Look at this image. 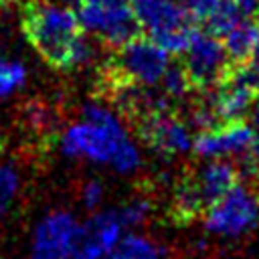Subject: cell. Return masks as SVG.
I'll list each match as a JSON object with an SVG mask.
<instances>
[{
    "mask_svg": "<svg viewBox=\"0 0 259 259\" xmlns=\"http://www.w3.org/2000/svg\"><path fill=\"white\" fill-rule=\"evenodd\" d=\"M249 121H251V127L255 132V142H253V148H251V156L259 162V97L255 99V103L251 105V111H249Z\"/></svg>",
    "mask_w": 259,
    "mask_h": 259,
    "instance_id": "obj_25",
    "label": "cell"
},
{
    "mask_svg": "<svg viewBox=\"0 0 259 259\" xmlns=\"http://www.w3.org/2000/svg\"><path fill=\"white\" fill-rule=\"evenodd\" d=\"M140 136L142 140L160 156L176 158L192 150L194 136L188 121L168 113H152L140 119Z\"/></svg>",
    "mask_w": 259,
    "mask_h": 259,
    "instance_id": "obj_11",
    "label": "cell"
},
{
    "mask_svg": "<svg viewBox=\"0 0 259 259\" xmlns=\"http://www.w3.org/2000/svg\"><path fill=\"white\" fill-rule=\"evenodd\" d=\"M257 26H259V12H257Z\"/></svg>",
    "mask_w": 259,
    "mask_h": 259,
    "instance_id": "obj_29",
    "label": "cell"
},
{
    "mask_svg": "<svg viewBox=\"0 0 259 259\" xmlns=\"http://www.w3.org/2000/svg\"><path fill=\"white\" fill-rule=\"evenodd\" d=\"M20 192V172L12 162H0V219L12 208Z\"/></svg>",
    "mask_w": 259,
    "mask_h": 259,
    "instance_id": "obj_19",
    "label": "cell"
},
{
    "mask_svg": "<svg viewBox=\"0 0 259 259\" xmlns=\"http://www.w3.org/2000/svg\"><path fill=\"white\" fill-rule=\"evenodd\" d=\"M105 259H166V249L144 233L127 231Z\"/></svg>",
    "mask_w": 259,
    "mask_h": 259,
    "instance_id": "obj_14",
    "label": "cell"
},
{
    "mask_svg": "<svg viewBox=\"0 0 259 259\" xmlns=\"http://www.w3.org/2000/svg\"><path fill=\"white\" fill-rule=\"evenodd\" d=\"M24 121H26L32 130L40 132V130H45V127H49V125L53 123V113H51L49 105L38 103V101H32V103H28L26 109H24Z\"/></svg>",
    "mask_w": 259,
    "mask_h": 259,
    "instance_id": "obj_23",
    "label": "cell"
},
{
    "mask_svg": "<svg viewBox=\"0 0 259 259\" xmlns=\"http://www.w3.org/2000/svg\"><path fill=\"white\" fill-rule=\"evenodd\" d=\"M81 223L69 210H51L32 229L28 259H71Z\"/></svg>",
    "mask_w": 259,
    "mask_h": 259,
    "instance_id": "obj_9",
    "label": "cell"
},
{
    "mask_svg": "<svg viewBox=\"0 0 259 259\" xmlns=\"http://www.w3.org/2000/svg\"><path fill=\"white\" fill-rule=\"evenodd\" d=\"M239 166H235L229 160H206L192 176V182L196 184L200 196L204 198L206 206L221 198L225 192H229L239 182Z\"/></svg>",
    "mask_w": 259,
    "mask_h": 259,
    "instance_id": "obj_13",
    "label": "cell"
},
{
    "mask_svg": "<svg viewBox=\"0 0 259 259\" xmlns=\"http://www.w3.org/2000/svg\"><path fill=\"white\" fill-rule=\"evenodd\" d=\"M12 2H16V0H0V8H6V6L12 4Z\"/></svg>",
    "mask_w": 259,
    "mask_h": 259,
    "instance_id": "obj_28",
    "label": "cell"
},
{
    "mask_svg": "<svg viewBox=\"0 0 259 259\" xmlns=\"http://www.w3.org/2000/svg\"><path fill=\"white\" fill-rule=\"evenodd\" d=\"M115 210H117L123 227L127 231H132V229H136V227L146 223V219L152 212V200L148 196L138 194V196H132L130 200H125L123 204H119Z\"/></svg>",
    "mask_w": 259,
    "mask_h": 259,
    "instance_id": "obj_20",
    "label": "cell"
},
{
    "mask_svg": "<svg viewBox=\"0 0 259 259\" xmlns=\"http://www.w3.org/2000/svg\"><path fill=\"white\" fill-rule=\"evenodd\" d=\"M259 225V192L235 184L204 208V229L219 239H241Z\"/></svg>",
    "mask_w": 259,
    "mask_h": 259,
    "instance_id": "obj_4",
    "label": "cell"
},
{
    "mask_svg": "<svg viewBox=\"0 0 259 259\" xmlns=\"http://www.w3.org/2000/svg\"><path fill=\"white\" fill-rule=\"evenodd\" d=\"M186 14L194 20H204L214 12V8L221 4V0H178Z\"/></svg>",
    "mask_w": 259,
    "mask_h": 259,
    "instance_id": "obj_24",
    "label": "cell"
},
{
    "mask_svg": "<svg viewBox=\"0 0 259 259\" xmlns=\"http://www.w3.org/2000/svg\"><path fill=\"white\" fill-rule=\"evenodd\" d=\"M168 65V53L156 40L136 36L115 51V57L107 69V79L109 85L134 83L152 87L160 83Z\"/></svg>",
    "mask_w": 259,
    "mask_h": 259,
    "instance_id": "obj_5",
    "label": "cell"
},
{
    "mask_svg": "<svg viewBox=\"0 0 259 259\" xmlns=\"http://www.w3.org/2000/svg\"><path fill=\"white\" fill-rule=\"evenodd\" d=\"M134 2H140V0H132V4H134Z\"/></svg>",
    "mask_w": 259,
    "mask_h": 259,
    "instance_id": "obj_30",
    "label": "cell"
},
{
    "mask_svg": "<svg viewBox=\"0 0 259 259\" xmlns=\"http://www.w3.org/2000/svg\"><path fill=\"white\" fill-rule=\"evenodd\" d=\"M184 55V69L196 89H212L231 71V59L219 36L212 32H194Z\"/></svg>",
    "mask_w": 259,
    "mask_h": 259,
    "instance_id": "obj_8",
    "label": "cell"
},
{
    "mask_svg": "<svg viewBox=\"0 0 259 259\" xmlns=\"http://www.w3.org/2000/svg\"><path fill=\"white\" fill-rule=\"evenodd\" d=\"M75 8L81 28L115 51L136 38L142 28L132 0H75Z\"/></svg>",
    "mask_w": 259,
    "mask_h": 259,
    "instance_id": "obj_3",
    "label": "cell"
},
{
    "mask_svg": "<svg viewBox=\"0 0 259 259\" xmlns=\"http://www.w3.org/2000/svg\"><path fill=\"white\" fill-rule=\"evenodd\" d=\"M255 142V132L251 123L243 119L223 121L206 132H198L194 136L192 152L202 160H227V158H243L251 152Z\"/></svg>",
    "mask_w": 259,
    "mask_h": 259,
    "instance_id": "obj_10",
    "label": "cell"
},
{
    "mask_svg": "<svg viewBox=\"0 0 259 259\" xmlns=\"http://www.w3.org/2000/svg\"><path fill=\"white\" fill-rule=\"evenodd\" d=\"M22 32L32 49L57 69L85 67L95 57V47L81 34L77 12L53 0H30L22 6Z\"/></svg>",
    "mask_w": 259,
    "mask_h": 259,
    "instance_id": "obj_2",
    "label": "cell"
},
{
    "mask_svg": "<svg viewBox=\"0 0 259 259\" xmlns=\"http://www.w3.org/2000/svg\"><path fill=\"white\" fill-rule=\"evenodd\" d=\"M65 158L105 164L117 174H134L142 166V152L121 117L101 101H87L81 117L59 136Z\"/></svg>",
    "mask_w": 259,
    "mask_h": 259,
    "instance_id": "obj_1",
    "label": "cell"
},
{
    "mask_svg": "<svg viewBox=\"0 0 259 259\" xmlns=\"http://www.w3.org/2000/svg\"><path fill=\"white\" fill-rule=\"evenodd\" d=\"M259 97V73L251 65H237L225 79L212 87L206 101L214 109L219 121H237L251 111Z\"/></svg>",
    "mask_w": 259,
    "mask_h": 259,
    "instance_id": "obj_7",
    "label": "cell"
},
{
    "mask_svg": "<svg viewBox=\"0 0 259 259\" xmlns=\"http://www.w3.org/2000/svg\"><path fill=\"white\" fill-rule=\"evenodd\" d=\"M125 233L127 229L115 208L97 210L87 223H81V233L71 259H105Z\"/></svg>",
    "mask_w": 259,
    "mask_h": 259,
    "instance_id": "obj_12",
    "label": "cell"
},
{
    "mask_svg": "<svg viewBox=\"0 0 259 259\" xmlns=\"http://www.w3.org/2000/svg\"><path fill=\"white\" fill-rule=\"evenodd\" d=\"M249 65L259 73V38H257L255 49H253V53H251V57H249Z\"/></svg>",
    "mask_w": 259,
    "mask_h": 259,
    "instance_id": "obj_27",
    "label": "cell"
},
{
    "mask_svg": "<svg viewBox=\"0 0 259 259\" xmlns=\"http://www.w3.org/2000/svg\"><path fill=\"white\" fill-rule=\"evenodd\" d=\"M233 2L243 10L245 16H249V14H257V12H259V0H233Z\"/></svg>",
    "mask_w": 259,
    "mask_h": 259,
    "instance_id": "obj_26",
    "label": "cell"
},
{
    "mask_svg": "<svg viewBox=\"0 0 259 259\" xmlns=\"http://www.w3.org/2000/svg\"><path fill=\"white\" fill-rule=\"evenodd\" d=\"M172 208H174V217L178 221H184V223L196 219L202 212V208H206V202L200 196V192H198L196 184L192 182V178H188V180H184L182 184L176 186Z\"/></svg>",
    "mask_w": 259,
    "mask_h": 259,
    "instance_id": "obj_16",
    "label": "cell"
},
{
    "mask_svg": "<svg viewBox=\"0 0 259 259\" xmlns=\"http://www.w3.org/2000/svg\"><path fill=\"white\" fill-rule=\"evenodd\" d=\"M160 83H162L164 95H168V97H184L192 89V81H190L184 65H180V63H170L168 69L164 71Z\"/></svg>",
    "mask_w": 259,
    "mask_h": 259,
    "instance_id": "obj_21",
    "label": "cell"
},
{
    "mask_svg": "<svg viewBox=\"0 0 259 259\" xmlns=\"http://www.w3.org/2000/svg\"><path fill=\"white\" fill-rule=\"evenodd\" d=\"M134 10L142 28H146L168 55H180L186 51L192 34L190 16L176 0H140L134 2Z\"/></svg>",
    "mask_w": 259,
    "mask_h": 259,
    "instance_id": "obj_6",
    "label": "cell"
},
{
    "mask_svg": "<svg viewBox=\"0 0 259 259\" xmlns=\"http://www.w3.org/2000/svg\"><path fill=\"white\" fill-rule=\"evenodd\" d=\"M103 198H105V186H103L101 180L89 178V180H85L81 184V188H79V200H81V204L87 210L97 212V208L101 206Z\"/></svg>",
    "mask_w": 259,
    "mask_h": 259,
    "instance_id": "obj_22",
    "label": "cell"
},
{
    "mask_svg": "<svg viewBox=\"0 0 259 259\" xmlns=\"http://www.w3.org/2000/svg\"><path fill=\"white\" fill-rule=\"evenodd\" d=\"M26 67L20 61L0 55V97L4 99L18 93L26 83Z\"/></svg>",
    "mask_w": 259,
    "mask_h": 259,
    "instance_id": "obj_18",
    "label": "cell"
},
{
    "mask_svg": "<svg viewBox=\"0 0 259 259\" xmlns=\"http://www.w3.org/2000/svg\"><path fill=\"white\" fill-rule=\"evenodd\" d=\"M243 20H245V14L233 0H221V4L214 8V12L206 18V28L214 36L223 38L227 32H231Z\"/></svg>",
    "mask_w": 259,
    "mask_h": 259,
    "instance_id": "obj_17",
    "label": "cell"
},
{
    "mask_svg": "<svg viewBox=\"0 0 259 259\" xmlns=\"http://www.w3.org/2000/svg\"><path fill=\"white\" fill-rule=\"evenodd\" d=\"M257 38H259V26L247 18L243 22H239L231 32H227L223 36V45L227 49L231 63L243 65V61H247L251 57Z\"/></svg>",
    "mask_w": 259,
    "mask_h": 259,
    "instance_id": "obj_15",
    "label": "cell"
}]
</instances>
